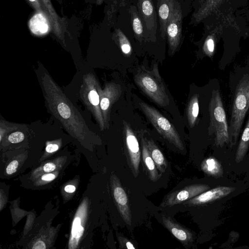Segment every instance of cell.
<instances>
[{"instance_id":"3","label":"cell","mask_w":249,"mask_h":249,"mask_svg":"<svg viewBox=\"0 0 249 249\" xmlns=\"http://www.w3.org/2000/svg\"><path fill=\"white\" fill-rule=\"evenodd\" d=\"M134 81L139 88L155 104L165 107L169 104V99L165 87L157 67L151 71L144 68L139 69L134 76Z\"/></svg>"},{"instance_id":"24","label":"cell","mask_w":249,"mask_h":249,"mask_svg":"<svg viewBox=\"0 0 249 249\" xmlns=\"http://www.w3.org/2000/svg\"><path fill=\"white\" fill-rule=\"evenodd\" d=\"M116 33L118 37L119 44L122 51L126 55H130L131 54L132 49L128 40L120 30H117Z\"/></svg>"},{"instance_id":"23","label":"cell","mask_w":249,"mask_h":249,"mask_svg":"<svg viewBox=\"0 0 249 249\" xmlns=\"http://www.w3.org/2000/svg\"><path fill=\"white\" fill-rule=\"evenodd\" d=\"M84 231V228L81 224V219L79 217L76 216L73 220L71 229V238L70 242L72 240L77 242L82 235Z\"/></svg>"},{"instance_id":"31","label":"cell","mask_w":249,"mask_h":249,"mask_svg":"<svg viewBox=\"0 0 249 249\" xmlns=\"http://www.w3.org/2000/svg\"><path fill=\"white\" fill-rule=\"evenodd\" d=\"M58 149V146L56 144H50L46 148V150L48 153H52L56 151Z\"/></svg>"},{"instance_id":"10","label":"cell","mask_w":249,"mask_h":249,"mask_svg":"<svg viewBox=\"0 0 249 249\" xmlns=\"http://www.w3.org/2000/svg\"><path fill=\"white\" fill-rule=\"evenodd\" d=\"M112 188L114 198L119 213L125 223L131 226L132 216L128 197L119 179L116 176L113 178Z\"/></svg>"},{"instance_id":"36","label":"cell","mask_w":249,"mask_h":249,"mask_svg":"<svg viewBox=\"0 0 249 249\" xmlns=\"http://www.w3.org/2000/svg\"><path fill=\"white\" fill-rule=\"evenodd\" d=\"M206 0H197L198 7H199L202 3H203Z\"/></svg>"},{"instance_id":"32","label":"cell","mask_w":249,"mask_h":249,"mask_svg":"<svg viewBox=\"0 0 249 249\" xmlns=\"http://www.w3.org/2000/svg\"><path fill=\"white\" fill-rule=\"evenodd\" d=\"M46 248L45 243L42 241H37L32 247L33 249H45Z\"/></svg>"},{"instance_id":"2","label":"cell","mask_w":249,"mask_h":249,"mask_svg":"<svg viewBox=\"0 0 249 249\" xmlns=\"http://www.w3.org/2000/svg\"><path fill=\"white\" fill-rule=\"evenodd\" d=\"M249 108V75H245L237 85L229 128L231 145L236 144L247 112Z\"/></svg>"},{"instance_id":"19","label":"cell","mask_w":249,"mask_h":249,"mask_svg":"<svg viewBox=\"0 0 249 249\" xmlns=\"http://www.w3.org/2000/svg\"><path fill=\"white\" fill-rule=\"evenodd\" d=\"M146 140L150 154L156 167L161 173H164L167 167V162L165 157L152 140Z\"/></svg>"},{"instance_id":"30","label":"cell","mask_w":249,"mask_h":249,"mask_svg":"<svg viewBox=\"0 0 249 249\" xmlns=\"http://www.w3.org/2000/svg\"><path fill=\"white\" fill-rule=\"evenodd\" d=\"M55 168V165L53 163H48L44 165L43 170L46 172L53 171Z\"/></svg>"},{"instance_id":"29","label":"cell","mask_w":249,"mask_h":249,"mask_svg":"<svg viewBox=\"0 0 249 249\" xmlns=\"http://www.w3.org/2000/svg\"><path fill=\"white\" fill-rule=\"evenodd\" d=\"M18 163L17 160H14L11 162L6 168V173L8 175L12 174L15 173L18 166Z\"/></svg>"},{"instance_id":"9","label":"cell","mask_w":249,"mask_h":249,"mask_svg":"<svg viewBox=\"0 0 249 249\" xmlns=\"http://www.w3.org/2000/svg\"><path fill=\"white\" fill-rule=\"evenodd\" d=\"M121 92L119 85L114 83L106 84L100 93V108L105 128L108 127L110 111L113 103L119 98Z\"/></svg>"},{"instance_id":"17","label":"cell","mask_w":249,"mask_h":249,"mask_svg":"<svg viewBox=\"0 0 249 249\" xmlns=\"http://www.w3.org/2000/svg\"><path fill=\"white\" fill-rule=\"evenodd\" d=\"M142 159L147 169L149 178L153 181H156L160 178V176L155 163L150 154L145 139H142Z\"/></svg>"},{"instance_id":"34","label":"cell","mask_w":249,"mask_h":249,"mask_svg":"<svg viewBox=\"0 0 249 249\" xmlns=\"http://www.w3.org/2000/svg\"><path fill=\"white\" fill-rule=\"evenodd\" d=\"M75 190V186L72 185H68L65 187V191L67 193H71L74 192Z\"/></svg>"},{"instance_id":"5","label":"cell","mask_w":249,"mask_h":249,"mask_svg":"<svg viewBox=\"0 0 249 249\" xmlns=\"http://www.w3.org/2000/svg\"><path fill=\"white\" fill-rule=\"evenodd\" d=\"M101 91L102 89L92 73H89L84 75L80 90L81 100L103 130L105 128V124L100 108Z\"/></svg>"},{"instance_id":"21","label":"cell","mask_w":249,"mask_h":249,"mask_svg":"<svg viewBox=\"0 0 249 249\" xmlns=\"http://www.w3.org/2000/svg\"><path fill=\"white\" fill-rule=\"evenodd\" d=\"M141 12L145 24L149 30L154 27V9L151 0H139Z\"/></svg>"},{"instance_id":"4","label":"cell","mask_w":249,"mask_h":249,"mask_svg":"<svg viewBox=\"0 0 249 249\" xmlns=\"http://www.w3.org/2000/svg\"><path fill=\"white\" fill-rule=\"evenodd\" d=\"M209 132L215 135V144L223 147L230 142L229 128L222 98L218 89L213 90L209 104Z\"/></svg>"},{"instance_id":"27","label":"cell","mask_w":249,"mask_h":249,"mask_svg":"<svg viewBox=\"0 0 249 249\" xmlns=\"http://www.w3.org/2000/svg\"><path fill=\"white\" fill-rule=\"evenodd\" d=\"M24 138L23 133L17 131L11 134L8 137V140L11 143H15L22 142Z\"/></svg>"},{"instance_id":"16","label":"cell","mask_w":249,"mask_h":249,"mask_svg":"<svg viewBox=\"0 0 249 249\" xmlns=\"http://www.w3.org/2000/svg\"><path fill=\"white\" fill-rule=\"evenodd\" d=\"M174 0H162L159 9V14L160 26V32L164 36L167 33L168 20L175 8Z\"/></svg>"},{"instance_id":"37","label":"cell","mask_w":249,"mask_h":249,"mask_svg":"<svg viewBox=\"0 0 249 249\" xmlns=\"http://www.w3.org/2000/svg\"><path fill=\"white\" fill-rule=\"evenodd\" d=\"M103 0H97V3L100 4L102 2Z\"/></svg>"},{"instance_id":"33","label":"cell","mask_w":249,"mask_h":249,"mask_svg":"<svg viewBox=\"0 0 249 249\" xmlns=\"http://www.w3.org/2000/svg\"><path fill=\"white\" fill-rule=\"evenodd\" d=\"M55 176L53 174H48L43 175L41 178L43 180L51 181L54 179Z\"/></svg>"},{"instance_id":"35","label":"cell","mask_w":249,"mask_h":249,"mask_svg":"<svg viewBox=\"0 0 249 249\" xmlns=\"http://www.w3.org/2000/svg\"><path fill=\"white\" fill-rule=\"evenodd\" d=\"M242 12L246 19L249 21V8L246 9L243 8Z\"/></svg>"},{"instance_id":"12","label":"cell","mask_w":249,"mask_h":249,"mask_svg":"<svg viewBox=\"0 0 249 249\" xmlns=\"http://www.w3.org/2000/svg\"><path fill=\"white\" fill-rule=\"evenodd\" d=\"M125 141L133 171L137 176L141 160V151L138 141L131 128L125 124Z\"/></svg>"},{"instance_id":"14","label":"cell","mask_w":249,"mask_h":249,"mask_svg":"<svg viewBox=\"0 0 249 249\" xmlns=\"http://www.w3.org/2000/svg\"><path fill=\"white\" fill-rule=\"evenodd\" d=\"M49 14L52 28L55 35L64 43L63 24L56 14L51 0H40Z\"/></svg>"},{"instance_id":"1","label":"cell","mask_w":249,"mask_h":249,"mask_svg":"<svg viewBox=\"0 0 249 249\" xmlns=\"http://www.w3.org/2000/svg\"><path fill=\"white\" fill-rule=\"evenodd\" d=\"M39 81L49 110L63 126L77 136L90 132L78 110L47 72L40 75Z\"/></svg>"},{"instance_id":"22","label":"cell","mask_w":249,"mask_h":249,"mask_svg":"<svg viewBox=\"0 0 249 249\" xmlns=\"http://www.w3.org/2000/svg\"><path fill=\"white\" fill-rule=\"evenodd\" d=\"M198 95L195 94L190 100L187 108V117L191 127H193L197 119L199 113Z\"/></svg>"},{"instance_id":"18","label":"cell","mask_w":249,"mask_h":249,"mask_svg":"<svg viewBox=\"0 0 249 249\" xmlns=\"http://www.w3.org/2000/svg\"><path fill=\"white\" fill-rule=\"evenodd\" d=\"M201 169L207 175L215 178H220L223 175L221 164L213 157L204 160L201 164Z\"/></svg>"},{"instance_id":"8","label":"cell","mask_w":249,"mask_h":249,"mask_svg":"<svg viewBox=\"0 0 249 249\" xmlns=\"http://www.w3.org/2000/svg\"><path fill=\"white\" fill-rule=\"evenodd\" d=\"M182 14L179 5L175 7L168 20L167 34L170 53L178 49L181 36Z\"/></svg>"},{"instance_id":"26","label":"cell","mask_w":249,"mask_h":249,"mask_svg":"<svg viewBox=\"0 0 249 249\" xmlns=\"http://www.w3.org/2000/svg\"><path fill=\"white\" fill-rule=\"evenodd\" d=\"M31 6L38 13L42 14L47 17L50 20L48 13L46 10L40 0H27Z\"/></svg>"},{"instance_id":"7","label":"cell","mask_w":249,"mask_h":249,"mask_svg":"<svg viewBox=\"0 0 249 249\" xmlns=\"http://www.w3.org/2000/svg\"><path fill=\"white\" fill-rule=\"evenodd\" d=\"M210 186L204 184H194L169 194L160 206L172 207L190 199L208 190Z\"/></svg>"},{"instance_id":"20","label":"cell","mask_w":249,"mask_h":249,"mask_svg":"<svg viewBox=\"0 0 249 249\" xmlns=\"http://www.w3.org/2000/svg\"><path fill=\"white\" fill-rule=\"evenodd\" d=\"M249 148V118L240 138L235 154L237 163L242 161Z\"/></svg>"},{"instance_id":"13","label":"cell","mask_w":249,"mask_h":249,"mask_svg":"<svg viewBox=\"0 0 249 249\" xmlns=\"http://www.w3.org/2000/svg\"><path fill=\"white\" fill-rule=\"evenodd\" d=\"M165 227L179 241L187 245L193 240V233L189 230L175 222L170 217L162 216Z\"/></svg>"},{"instance_id":"28","label":"cell","mask_w":249,"mask_h":249,"mask_svg":"<svg viewBox=\"0 0 249 249\" xmlns=\"http://www.w3.org/2000/svg\"><path fill=\"white\" fill-rule=\"evenodd\" d=\"M119 242L121 248H127L128 249H135V247L132 243L124 237H119Z\"/></svg>"},{"instance_id":"25","label":"cell","mask_w":249,"mask_h":249,"mask_svg":"<svg viewBox=\"0 0 249 249\" xmlns=\"http://www.w3.org/2000/svg\"><path fill=\"white\" fill-rule=\"evenodd\" d=\"M132 15L133 31L137 36H141L143 32L142 22L135 11L133 12Z\"/></svg>"},{"instance_id":"11","label":"cell","mask_w":249,"mask_h":249,"mask_svg":"<svg viewBox=\"0 0 249 249\" xmlns=\"http://www.w3.org/2000/svg\"><path fill=\"white\" fill-rule=\"evenodd\" d=\"M235 189L233 187L217 186L185 201L184 205L196 206L207 204L227 196Z\"/></svg>"},{"instance_id":"15","label":"cell","mask_w":249,"mask_h":249,"mask_svg":"<svg viewBox=\"0 0 249 249\" xmlns=\"http://www.w3.org/2000/svg\"><path fill=\"white\" fill-rule=\"evenodd\" d=\"M228 0H206L197 8L194 15L196 21L204 20L214 13L217 9Z\"/></svg>"},{"instance_id":"6","label":"cell","mask_w":249,"mask_h":249,"mask_svg":"<svg viewBox=\"0 0 249 249\" xmlns=\"http://www.w3.org/2000/svg\"><path fill=\"white\" fill-rule=\"evenodd\" d=\"M139 106L157 131L164 139L179 150L184 149V145L178 133L166 118L155 108L143 101L139 103Z\"/></svg>"}]
</instances>
